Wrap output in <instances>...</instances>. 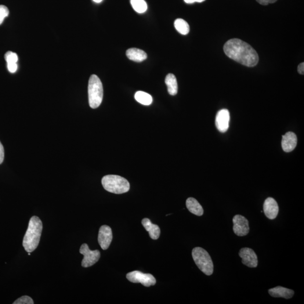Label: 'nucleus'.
I'll list each match as a JSON object with an SVG mask.
<instances>
[{
	"mask_svg": "<svg viewBox=\"0 0 304 304\" xmlns=\"http://www.w3.org/2000/svg\"><path fill=\"white\" fill-rule=\"evenodd\" d=\"M224 52L229 58L244 66L253 67L259 62V56L251 45L240 39L233 38L224 46Z\"/></svg>",
	"mask_w": 304,
	"mask_h": 304,
	"instance_id": "1",
	"label": "nucleus"
},
{
	"mask_svg": "<svg viewBox=\"0 0 304 304\" xmlns=\"http://www.w3.org/2000/svg\"><path fill=\"white\" fill-rule=\"evenodd\" d=\"M42 223L38 216H32L23 238V246L27 252H32L38 247L42 231Z\"/></svg>",
	"mask_w": 304,
	"mask_h": 304,
	"instance_id": "2",
	"label": "nucleus"
},
{
	"mask_svg": "<svg viewBox=\"0 0 304 304\" xmlns=\"http://www.w3.org/2000/svg\"><path fill=\"white\" fill-rule=\"evenodd\" d=\"M101 183L107 191L117 194L128 192L130 188L128 181L124 177L118 175L105 176L101 180Z\"/></svg>",
	"mask_w": 304,
	"mask_h": 304,
	"instance_id": "3",
	"label": "nucleus"
},
{
	"mask_svg": "<svg viewBox=\"0 0 304 304\" xmlns=\"http://www.w3.org/2000/svg\"><path fill=\"white\" fill-rule=\"evenodd\" d=\"M89 101L93 109L98 108L103 97V88L100 79L95 75L91 76L88 85Z\"/></svg>",
	"mask_w": 304,
	"mask_h": 304,
	"instance_id": "4",
	"label": "nucleus"
},
{
	"mask_svg": "<svg viewBox=\"0 0 304 304\" xmlns=\"http://www.w3.org/2000/svg\"><path fill=\"white\" fill-rule=\"evenodd\" d=\"M191 254L198 268L207 276H211L213 273V264L209 253L205 249L198 247L193 249Z\"/></svg>",
	"mask_w": 304,
	"mask_h": 304,
	"instance_id": "5",
	"label": "nucleus"
},
{
	"mask_svg": "<svg viewBox=\"0 0 304 304\" xmlns=\"http://www.w3.org/2000/svg\"><path fill=\"white\" fill-rule=\"evenodd\" d=\"M126 278L132 283H140L146 287H150L156 284V280L152 274L143 273L139 271H133L127 274Z\"/></svg>",
	"mask_w": 304,
	"mask_h": 304,
	"instance_id": "6",
	"label": "nucleus"
},
{
	"mask_svg": "<svg viewBox=\"0 0 304 304\" xmlns=\"http://www.w3.org/2000/svg\"><path fill=\"white\" fill-rule=\"evenodd\" d=\"M79 252L84 255V259L82 262V266L84 267L93 266L98 262L100 258V253L99 250H91L88 245L86 244L82 245L79 249Z\"/></svg>",
	"mask_w": 304,
	"mask_h": 304,
	"instance_id": "7",
	"label": "nucleus"
},
{
	"mask_svg": "<svg viewBox=\"0 0 304 304\" xmlns=\"http://www.w3.org/2000/svg\"><path fill=\"white\" fill-rule=\"evenodd\" d=\"M233 231L237 236L243 237L249 233V227L248 221L245 217L236 215L233 219Z\"/></svg>",
	"mask_w": 304,
	"mask_h": 304,
	"instance_id": "8",
	"label": "nucleus"
},
{
	"mask_svg": "<svg viewBox=\"0 0 304 304\" xmlns=\"http://www.w3.org/2000/svg\"><path fill=\"white\" fill-rule=\"evenodd\" d=\"M239 256L242 259V263L249 267H256L258 265V256L252 249L245 247L240 249Z\"/></svg>",
	"mask_w": 304,
	"mask_h": 304,
	"instance_id": "9",
	"label": "nucleus"
},
{
	"mask_svg": "<svg viewBox=\"0 0 304 304\" xmlns=\"http://www.w3.org/2000/svg\"><path fill=\"white\" fill-rule=\"evenodd\" d=\"M230 114L229 111L223 109L219 111L216 114L215 124L216 128L221 133H224L229 129Z\"/></svg>",
	"mask_w": 304,
	"mask_h": 304,
	"instance_id": "10",
	"label": "nucleus"
},
{
	"mask_svg": "<svg viewBox=\"0 0 304 304\" xmlns=\"http://www.w3.org/2000/svg\"><path fill=\"white\" fill-rule=\"evenodd\" d=\"M113 235L111 228L108 226H103L100 228L98 234V242L101 248L106 250L109 248Z\"/></svg>",
	"mask_w": 304,
	"mask_h": 304,
	"instance_id": "11",
	"label": "nucleus"
},
{
	"mask_svg": "<svg viewBox=\"0 0 304 304\" xmlns=\"http://www.w3.org/2000/svg\"><path fill=\"white\" fill-rule=\"evenodd\" d=\"M263 209L267 218L273 220L277 218L279 207L277 201L274 198L269 197L266 199L264 203Z\"/></svg>",
	"mask_w": 304,
	"mask_h": 304,
	"instance_id": "12",
	"label": "nucleus"
},
{
	"mask_svg": "<svg viewBox=\"0 0 304 304\" xmlns=\"http://www.w3.org/2000/svg\"><path fill=\"white\" fill-rule=\"evenodd\" d=\"M298 142L295 133L288 132L282 136V147L285 152H291L295 150Z\"/></svg>",
	"mask_w": 304,
	"mask_h": 304,
	"instance_id": "13",
	"label": "nucleus"
},
{
	"mask_svg": "<svg viewBox=\"0 0 304 304\" xmlns=\"http://www.w3.org/2000/svg\"><path fill=\"white\" fill-rule=\"evenodd\" d=\"M269 294L273 298H282L285 299H291L295 292L292 289L278 286L271 288L268 290Z\"/></svg>",
	"mask_w": 304,
	"mask_h": 304,
	"instance_id": "14",
	"label": "nucleus"
},
{
	"mask_svg": "<svg viewBox=\"0 0 304 304\" xmlns=\"http://www.w3.org/2000/svg\"><path fill=\"white\" fill-rule=\"evenodd\" d=\"M142 223L145 229L149 233L150 236L152 240H158L161 233L160 227L152 223L151 221L148 218L143 219Z\"/></svg>",
	"mask_w": 304,
	"mask_h": 304,
	"instance_id": "15",
	"label": "nucleus"
},
{
	"mask_svg": "<svg viewBox=\"0 0 304 304\" xmlns=\"http://www.w3.org/2000/svg\"><path fill=\"white\" fill-rule=\"evenodd\" d=\"M186 206L188 209L193 214L201 216L204 214V209L197 200L192 197L188 198L186 201Z\"/></svg>",
	"mask_w": 304,
	"mask_h": 304,
	"instance_id": "16",
	"label": "nucleus"
},
{
	"mask_svg": "<svg viewBox=\"0 0 304 304\" xmlns=\"http://www.w3.org/2000/svg\"><path fill=\"white\" fill-rule=\"evenodd\" d=\"M126 56L130 60L142 62L147 58V54L143 50L136 48H131L127 50Z\"/></svg>",
	"mask_w": 304,
	"mask_h": 304,
	"instance_id": "17",
	"label": "nucleus"
},
{
	"mask_svg": "<svg viewBox=\"0 0 304 304\" xmlns=\"http://www.w3.org/2000/svg\"><path fill=\"white\" fill-rule=\"evenodd\" d=\"M165 83L168 86V93L170 95L174 96L177 93L178 86H177V79L174 75L169 74L166 76Z\"/></svg>",
	"mask_w": 304,
	"mask_h": 304,
	"instance_id": "18",
	"label": "nucleus"
},
{
	"mask_svg": "<svg viewBox=\"0 0 304 304\" xmlns=\"http://www.w3.org/2000/svg\"><path fill=\"white\" fill-rule=\"evenodd\" d=\"M135 99L137 102L144 105V106H150L153 101V98L149 94L140 91L135 93Z\"/></svg>",
	"mask_w": 304,
	"mask_h": 304,
	"instance_id": "19",
	"label": "nucleus"
},
{
	"mask_svg": "<svg viewBox=\"0 0 304 304\" xmlns=\"http://www.w3.org/2000/svg\"><path fill=\"white\" fill-rule=\"evenodd\" d=\"M174 26L180 34L186 35L190 31V25L183 19H177L174 22Z\"/></svg>",
	"mask_w": 304,
	"mask_h": 304,
	"instance_id": "20",
	"label": "nucleus"
},
{
	"mask_svg": "<svg viewBox=\"0 0 304 304\" xmlns=\"http://www.w3.org/2000/svg\"><path fill=\"white\" fill-rule=\"evenodd\" d=\"M131 4L137 13H144L146 12L148 6L144 0H131Z\"/></svg>",
	"mask_w": 304,
	"mask_h": 304,
	"instance_id": "21",
	"label": "nucleus"
},
{
	"mask_svg": "<svg viewBox=\"0 0 304 304\" xmlns=\"http://www.w3.org/2000/svg\"><path fill=\"white\" fill-rule=\"evenodd\" d=\"M5 59L7 64L17 63L18 57L16 53L8 52L5 54Z\"/></svg>",
	"mask_w": 304,
	"mask_h": 304,
	"instance_id": "22",
	"label": "nucleus"
},
{
	"mask_svg": "<svg viewBox=\"0 0 304 304\" xmlns=\"http://www.w3.org/2000/svg\"><path fill=\"white\" fill-rule=\"evenodd\" d=\"M34 300L30 296H23L18 299L13 304H34Z\"/></svg>",
	"mask_w": 304,
	"mask_h": 304,
	"instance_id": "23",
	"label": "nucleus"
},
{
	"mask_svg": "<svg viewBox=\"0 0 304 304\" xmlns=\"http://www.w3.org/2000/svg\"><path fill=\"white\" fill-rule=\"evenodd\" d=\"M9 10L6 6L0 5V25H1L5 19V18L9 16Z\"/></svg>",
	"mask_w": 304,
	"mask_h": 304,
	"instance_id": "24",
	"label": "nucleus"
},
{
	"mask_svg": "<svg viewBox=\"0 0 304 304\" xmlns=\"http://www.w3.org/2000/svg\"><path fill=\"white\" fill-rule=\"evenodd\" d=\"M7 67H8V71L10 73H15L17 70L18 65L17 63L7 64Z\"/></svg>",
	"mask_w": 304,
	"mask_h": 304,
	"instance_id": "25",
	"label": "nucleus"
},
{
	"mask_svg": "<svg viewBox=\"0 0 304 304\" xmlns=\"http://www.w3.org/2000/svg\"><path fill=\"white\" fill-rule=\"evenodd\" d=\"M277 0H256L260 4L262 5H267L270 3H273L276 2Z\"/></svg>",
	"mask_w": 304,
	"mask_h": 304,
	"instance_id": "26",
	"label": "nucleus"
},
{
	"mask_svg": "<svg viewBox=\"0 0 304 304\" xmlns=\"http://www.w3.org/2000/svg\"><path fill=\"white\" fill-rule=\"evenodd\" d=\"M4 159V149L2 143L0 142V165L2 164Z\"/></svg>",
	"mask_w": 304,
	"mask_h": 304,
	"instance_id": "27",
	"label": "nucleus"
},
{
	"mask_svg": "<svg viewBox=\"0 0 304 304\" xmlns=\"http://www.w3.org/2000/svg\"><path fill=\"white\" fill-rule=\"evenodd\" d=\"M298 71L300 75H304V63H300L298 67Z\"/></svg>",
	"mask_w": 304,
	"mask_h": 304,
	"instance_id": "28",
	"label": "nucleus"
},
{
	"mask_svg": "<svg viewBox=\"0 0 304 304\" xmlns=\"http://www.w3.org/2000/svg\"><path fill=\"white\" fill-rule=\"evenodd\" d=\"M187 3H193L195 2V0H184Z\"/></svg>",
	"mask_w": 304,
	"mask_h": 304,
	"instance_id": "29",
	"label": "nucleus"
},
{
	"mask_svg": "<svg viewBox=\"0 0 304 304\" xmlns=\"http://www.w3.org/2000/svg\"><path fill=\"white\" fill-rule=\"evenodd\" d=\"M93 1L96 3H100L103 1V0H93Z\"/></svg>",
	"mask_w": 304,
	"mask_h": 304,
	"instance_id": "30",
	"label": "nucleus"
},
{
	"mask_svg": "<svg viewBox=\"0 0 304 304\" xmlns=\"http://www.w3.org/2000/svg\"><path fill=\"white\" fill-rule=\"evenodd\" d=\"M195 2H202L203 1H205V0H195Z\"/></svg>",
	"mask_w": 304,
	"mask_h": 304,
	"instance_id": "31",
	"label": "nucleus"
},
{
	"mask_svg": "<svg viewBox=\"0 0 304 304\" xmlns=\"http://www.w3.org/2000/svg\"><path fill=\"white\" fill-rule=\"evenodd\" d=\"M28 255H31V253L30 252H28Z\"/></svg>",
	"mask_w": 304,
	"mask_h": 304,
	"instance_id": "32",
	"label": "nucleus"
}]
</instances>
